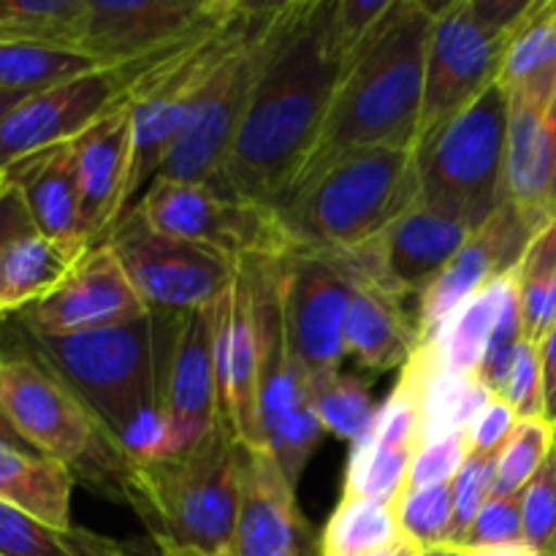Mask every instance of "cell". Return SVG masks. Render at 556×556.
Wrapping results in <instances>:
<instances>
[{
    "instance_id": "obj_27",
    "label": "cell",
    "mask_w": 556,
    "mask_h": 556,
    "mask_svg": "<svg viewBox=\"0 0 556 556\" xmlns=\"http://www.w3.org/2000/svg\"><path fill=\"white\" fill-rule=\"evenodd\" d=\"M76 478L63 462L0 440V503L58 530H71Z\"/></svg>"
},
{
    "instance_id": "obj_19",
    "label": "cell",
    "mask_w": 556,
    "mask_h": 556,
    "mask_svg": "<svg viewBox=\"0 0 556 556\" xmlns=\"http://www.w3.org/2000/svg\"><path fill=\"white\" fill-rule=\"evenodd\" d=\"M81 226L92 244L106 242L130 210L134 177V117L130 103L109 109L74 139Z\"/></svg>"
},
{
    "instance_id": "obj_45",
    "label": "cell",
    "mask_w": 556,
    "mask_h": 556,
    "mask_svg": "<svg viewBox=\"0 0 556 556\" xmlns=\"http://www.w3.org/2000/svg\"><path fill=\"white\" fill-rule=\"evenodd\" d=\"M519 424V413L500 396H492L486 407L478 413L476 421L467 429V438L476 454H500Z\"/></svg>"
},
{
    "instance_id": "obj_17",
    "label": "cell",
    "mask_w": 556,
    "mask_h": 556,
    "mask_svg": "<svg viewBox=\"0 0 556 556\" xmlns=\"http://www.w3.org/2000/svg\"><path fill=\"white\" fill-rule=\"evenodd\" d=\"M548 223L530 217L505 201L456 253L443 275L421 293L418 304V342H429L440 334L445 320L470 296L494 282L497 277L519 269L532 242Z\"/></svg>"
},
{
    "instance_id": "obj_43",
    "label": "cell",
    "mask_w": 556,
    "mask_h": 556,
    "mask_svg": "<svg viewBox=\"0 0 556 556\" xmlns=\"http://www.w3.org/2000/svg\"><path fill=\"white\" fill-rule=\"evenodd\" d=\"M497 396L508 402L519 413V418L543 416V367L538 345L527 340L516 345L508 375H505Z\"/></svg>"
},
{
    "instance_id": "obj_37",
    "label": "cell",
    "mask_w": 556,
    "mask_h": 556,
    "mask_svg": "<svg viewBox=\"0 0 556 556\" xmlns=\"http://www.w3.org/2000/svg\"><path fill=\"white\" fill-rule=\"evenodd\" d=\"M396 510L402 532L427 552L448 548L454 541V481L418 492H402Z\"/></svg>"
},
{
    "instance_id": "obj_6",
    "label": "cell",
    "mask_w": 556,
    "mask_h": 556,
    "mask_svg": "<svg viewBox=\"0 0 556 556\" xmlns=\"http://www.w3.org/2000/svg\"><path fill=\"white\" fill-rule=\"evenodd\" d=\"M0 410L36 454L58 459L96 492L123 497L128 456L90 407L33 353H0Z\"/></svg>"
},
{
    "instance_id": "obj_28",
    "label": "cell",
    "mask_w": 556,
    "mask_h": 556,
    "mask_svg": "<svg viewBox=\"0 0 556 556\" xmlns=\"http://www.w3.org/2000/svg\"><path fill=\"white\" fill-rule=\"evenodd\" d=\"M519 269L497 277L489 282L483 291L467 299L440 329L434 340H429L438 351L440 364L451 372L478 375L483 358H486L489 342H492L494 329H497L500 313H503L505 296H508L510 282L516 280Z\"/></svg>"
},
{
    "instance_id": "obj_38",
    "label": "cell",
    "mask_w": 556,
    "mask_h": 556,
    "mask_svg": "<svg viewBox=\"0 0 556 556\" xmlns=\"http://www.w3.org/2000/svg\"><path fill=\"white\" fill-rule=\"evenodd\" d=\"M521 337L541 345L556 326V261L527 253L519 266Z\"/></svg>"
},
{
    "instance_id": "obj_16",
    "label": "cell",
    "mask_w": 556,
    "mask_h": 556,
    "mask_svg": "<svg viewBox=\"0 0 556 556\" xmlns=\"http://www.w3.org/2000/svg\"><path fill=\"white\" fill-rule=\"evenodd\" d=\"M228 0H87L81 54L101 65L128 63L188 41L223 20Z\"/></svg>"
},
{
    "instance_id": "obj_4",
    "label": "cell",
    "mask_w": 556,
    "mask_h": 556,
    "mask_svg": "<svg viewBox=\"0 0 556 556\" xmlns=\"http://www.w3.org/2000/svg\"><path fill=\"white\" fill-rule=\"evenodd\" d=\"M244 448L226 424L157 462H128L123 500L150 530L155 546L231 548L242 494Z\"/></svg>"
},
{
    "instance_id": "obj_49",
    "label": "cell",
    "mask_w": 556,
    "mask_h": 556,
    "mask_svg": "<svg viewBox=\"0 0 556 556\" xmlns=\"http://www.w3.org/2000/svg\"><path fill=\"white\" fill-rule=\"evenodd\" d=\"M530 253L541 255V258H548V261H556V212L552 217V223H548L546 228H543L541 237L532 242Z\"/></svg>"
},
{
    "instance_id": "obj_7",
    "label": "cell",
    "mask_w": 556,
    "mask_h": 556,
    "mask_svg": "<svg viewBox=\"0 0 556 556\" xmlns=\"http://www.w3.org/2000/svg\"><path fill=\"white\" fill-rule=\"evenodd\" d=\"M508 98L492 85L459 114L416 141L424 204L465 220L472 231L505 204Z\"/></svg>"
},
{
    "instance_id": "obj_5",
    "label": "cell",
    "mask_w": 556,
    "mask_h": 556,
    "mask_svg": "<svg viewBox=\"0 0 556 556\" xmlns=\"http://www.w3.org/2000/svg\"><path fill=\"white\" fill-rule=\"evenodd\" d=\"M421 199L413 147L353 152L275 206L296 250L345 253L378 239Z\"/></svg>"
},
{
    "instance_id": "obj_42",
    "label": "cell",
    "mask_w": 556,
    "mask_h": 556,
    "mask_svg": "<svg viewBox=\"0 0 556 556\" xmlns=\"http://www.w3.org/2000/svg\"><path fill=\"white\" fill-rule=\"evenodd\" d=\"M472 445L467 432L454 434L448 440H440V443H429L413 456L410 470H407V481L402 492H418V489H432L451 483L459 470L465 467V462L470 459Z\"/></svg>"
},
{
    "instance_id": "obj_44",
    "label": "cell",
    "mask_w": 556,
    "mask_h": 556,
    "mask_svg": "<svg viewBox=\"0 0 556 556\" xmlns=\"http://www.w3.org/2000/svg\"><path fill=\"white\" fill-rule=\"evenodd\" d=\"M525 541V525H521V494L519 497H492L470 530L459 541L456 548H489L505 546V543Z\"/></svg>"
},
{
    "instance_id": "obj_34",
    "label": "cell",
    "mask_w": 556,
    "mask_h": 556,
    "mask_svg": "<svg viewBox=\"0 0 556 556\" xmlns=\"http://www.w3.org/2000/svg\"><path fill=\"white\" fill-rule=\"evenodd\" d=\"M309 396H313L315 416H318L324 432L348 440L351 445L367 438L375 416H378L367 383L353 375L334 372L313 380Z\"/></svg>"
},
{
    "instance_id": "obj_3",
    "label": "cell",
    "mask_w": 556,
    "mask_h": 556,
    "mask_svg": "<svg viewBox=\"0 0 556 556\" xmlns=\"http://www.w3.org/2000/svg\"><path fill=\"white\" fill-rule=\"evenodd\" d=\"M20 345L47 364L106 427L128 462L163 456L152 315L85 334H33L16 326Z\"/></svg>"
},
{
    "instance_id": "obj_36",
    "label": "cell",
    "mask_w": 556,
    "mask_h": 556,
    "mask_svg": "<svg viewBox=\"0 0 556 556\" xmlns=\"http://www.w3.org/2000/svg\"><path fill=\"white\" fill-rule=\"evenodd\" d=\"M554 424L543 416L519 418L514 434L500 451L492 497H519L552 456Z\"/></svg>"
},
{
    "instance_id": "obj_14",
    "label": "cell",
    "mask_w": 556,
    "mask_h": 556,
    "mask_svg": "<svg viewBox=\"0 0 556 556\" xmlns=\"http://www.w3.org/2000/svg\"><path fill=\"white\" fill-rule=\"evenodd\" d=\"M351 280L326 253L293 250L277 275L282 345L309 380L340 372Z\"/></svg>"
},
{
    "instance_id": "obj_41",
    "label": "cell",
    "mask_w": 556,
    "mask_h": 556,
    "mask_svg": "<svg viewBox=\"0 0 556 556\" xmlns=\"http://www.w3.org/2000/svg\"><path fill=\"white\" fill-rule=\"evenodd\" d=\"M497 459L500 454H476L472 451L459 476L454 478V541L448 548L459 546V541L470 530L472 521L478 519L483 505L492 500Z\"/></svg>"
},
{
    "instance_id": "obj_33",
    "label": "cell",
    "mask_w": 556,
    "mask_h": 556,
    "mask_svg": "<svg viewBox=\"0 0 556 556\" xmlns=\"http://www.w3.org/2000/svg\"><path fill=\"white\" fill-rule=\"evenodd\" d=\"M96 68H101V63L71 49L47 43H5L0 47V96H33Z\"/></svg>"
},
{
    "instance_id": "obj_48",
    "label": "cell",
    "mask_w": 556,
    "mask_h": 556,
    "mask_svg": "<svg viewBox=\"0 0 556 556\" xmlns=\"http://www.w3.org/2000/svg\"><path fill=\"white\" fill-rule=\"evenodd\" d=\"M467 552V548H465ZM470 556H541L530 543H505V546H489V548H472Z\"/></svg>"
},
{
    "instance_id": "obj_52",
    "label": "cell",
    "mask_w": 556,
    "mask_h": 556,
    "mask_svg": "<svg viewBox=\"0 0 556 556\" xmlns=\"http://www.w3.org/2000/svg\"><path fill=\"white\" fill-rule=\"evenodd\" d=\"M0 440H3V443H11V445H20V448H27L25 440L14 432V427L9 424V418L3 416V410H0Z\"/></svg>"
},
{
    "instance_id": "obj_40",
    "label": "cell",
    "mask_w": 556,
    "mask_h": 556,
    "mask_svg": "<svg viewBox=\"0 0 556 556\" xmlns=\"http://www.w3.org/2000/svg\"><path fill=\"white\" fill-rule=\"evenodd\" d=\"M521 525L525 543L541 556H556V472L552 456L521 492Z\"/></svg>"
},
{
    "instance_id": "obj_22",
    "label": "cell",
    "mask_w": 556,
    "mask_h": 556,
    "mask_svg": "<svg viewBox=\"0 0 556 556\" xmlns=\"http://www.w3.org/2000/svg\"><path fill=\"white\" fill-rule=\"evenodd\" d=\"M0 174L11 179L25 195L38 231L74 248H92L81 226L74 141L22 157Z\"/></svg>"
},
{
    "instance_id": "obj_26",
    "label": "cell",
    "mask_w": 556,
    "mask_h": 556,
    "mask_svg": "<svg viewBox=\"0 0 556 556\" xmlns=\"http://www.w3.org/2000/svg\"><path fill=\"white\" fill-rule=\"evenodd\" d=\"M87 250L58 242L38 228L16 237L0 255V324L47 299Z\"/></svg>"
},
{
    "instance_id": "obj_12",
    "label": "cell",
    "mask_w": 556,
    "mask_h": 556,
    "mask_svg": "<svg viewBox=\"0 0 556 556\" xmlns=\"http://www.w3.org/2000/svg\"><path fill=\"white\" fill-rule=\"evenodd\" d=\"M275 5L277 3H258V11L242 41L212 71L157 177L193 185L217 182L239 123H242L255 76H258L266 27H269Z\"/></svg>"
},
{
    "instance_id": "obj_18",
    "label": "cell",
    "mask_w": 556,
    "mask_h": 556,
    "mask_svg": "<svg viewBox=\"0 0 556 556\" xmlns=\"http://www.w3.org/2000/svg\"><path fill=\"white\" fill-rule=\"evenodd\" d=\"M150 315L125 275L112 244H92L71 275L47 299L16 315V326L33 334L65 337L112 329Z\"/></svg>"
},
{
    "instance_id": "obj_10",
    "label": "cell",
    "mask_w": 556,
    "mask_h": 556,
    "mask_svg": "<svg viewBox=\"0 0 556 556\" xmlns=\"http://www.w3.org/2000/svg\"><path fill=\"white\" fill-rule=\"evenodd\" d=\"M155 345L157 410H161L163 456L182 454L212 432L220 418L215 378V313H150Z\"/></svg>"
},
{
    "instance_id": "obj_25",
    "label": "cell",
    "mask_w": 556,
    "mask_h": 556,
    "mask_svg": "<svg viewBox=\"0 0 556 556\" xmlns=\"http://www.w3.org/2000/svg\"><path fill=\"white\" fill-rule=\"evenodd\" d=\"M508 101L552 112L556 92V0H530L505 43L497 76Z\"/></svg>"
},
{
    "instance_id": "obj_46",
    "label": "cell",
    "mask_w": 556,
    "mask_h": 556,
    "mask_svg": "<svg viewBox=\"0 0 556 556\" xmlns=\"http://www.w3.org/2000/svg\"><path fill=\"white\" fill-rule=\"evenodd\" d=\"M27 231H36V223H33L30 210L25 204V195L11 179L0 174V255L16 237Z\"/></svg>"
},
{
    "instance_id": "obj_55",
    "label": "cell",
    "mask_w": 556,
    "mask_h": 556,
    "mask_svg": "<svg viewBox=\"0 0 556 556\" xmlns=\"http://www.w3.org/2000/svg\"><path fill=\"white\" fill-rule=\"evenodd\" d=\"M548 119H552L554 134H556V92H554V101H552V112H548Z\"/></svg>"
},
{
    "instance_id": "obj_23",
    "label": "cell",
    "mask_w": 556,
    "mask_h": 556,
    "mask_svg": "<svg viewBox=\"0 0 556 556\" xmlns=\"http://www.w3.org/2000/svg\"><path fill=\"white\" fill-rule=\"evenodd\" d=\"M505 201L543 223L556 212V134L548 109L508 101Z\"/></svg>"
},
{
    "instance_id": "obj_32",
    "label": "cell",
    "mask_w": 556,
    "mask_h": 556,
    "mask_svg": "<svg viewBox=\"0 0 556 556\" xmlns=\"http://www.w3.org/2000/svg\"><path fill=\"white\" fill-rule=\"evenodd\" d=\"M0 556H125L123 546L98 532L58 530L0 503Z\"/></svg>"
},
{
    "instance_id": "obj_50",
    "label": "cell",
    "mask_w": 556,
    "mask_h": 556,
    "mask_svg": "<svg viewBox=\"0 0 556 556\" xmlns=\"http://www.w3.org/2000/svg\"><path fill=\"white\" fill-rule=\"evenodd\" d=\"M424 552H427V548H421L416 541H410V538L405 535V538H402V541L391 543V546L380 548V552H375V554H369V556H421Z\"/></svg>"
},
{
    "instance_id": "obj_54",
    "label": "cell",
    "mask_w": 556,
    "mask_h": 556,
    "mask_svg": "<svg viewBox=\"0 0 556 556\" xmlns=\"http://www.w3.org/2000/svg\"><path fill=\"white\" fill-rule=\"evenodd\" d=\"M443 556H470V552H465V548H445Z\"/></svg>"
},
{
    "instance_id": "obj_31",
    "label": "cell",
    "mask_w": 556,
    "mask_h": 556,
    "mask_svg": "<svg viewBox=\"0 0 556 556\" xmlns=\"http://www.w3.org/2000/svg\"><path fill=\"white\" fill-rule=\"evenodd\" d=\"M87 0H0V47L47 43L81 52Z\"/></svg>"
},
{
    "instance_id": "obj_35",
    "label": "cell",
    "mask_w": 556,
    "mask_h": 556,
    "mask_svg": "<svg viewBox=\"0 0 556 556\" xmlns=\"http://www.w3.org/2000/svg\"><path fill=\"white\" fill-rule=\"evenodd\" d=\"M413 456L416 454H410V451L389 448V445L362 438L351 445L342 497L400 500Z\"/></svg>"
},
{
    "instance_id": "obj_11",
    "label": "cell",
    "mask_w": 556,
    "mask_h": 556,
    "mask_svg": "<svg viewBox=\"0 0 556 556\" xmlns=\"http://www.w3.org/2000/svg\"><path fill=\"white\" fill-rule=\"evenodd\" d=\"M204 30H199L195 36H201ZM195 36L177 43V47L147 54V58L117 65H101L90 74L63 81V85L33 92L0 123V172L11 163L22 161V157L36 155V152L49 150V147L65 144V141H74L96 119H101L109 109L128 101L130 90H134L141 76L150 74L155 65H161L163 60L188 47Z\"/></svg>"
},
{
    "instance_id": "obj_30",
    "label": "cell",
    "mask_w": 556,
    "mask_h": 556,
    "mask_svg": "<svg viewBox=\"0 0 556 556\" xmlns=\"http://www.w3.org/2000/svg\"><path fill=\"white\" fill-rule=\"evenodd\" d=\"M396 500L342 497L318 538V556H369L402 541Z\"/></svg>"
},
{
    "instance_id": "obj_15",
    "label": "cell",
    "mask_w": 556,
    "mask_h": 556,
    "mask_svg": "<svg viewBox=\"0 0 556 556\" xmlns=\"http://www.w3.org/2000/svg\"><path fill=\"white\" fill-rule=\"evenodd\" d=\"M472 228L459 217L416 201L378 239L345 253H326L348 277L380 282L400 296H421L456 258Z\"/></svg>"
},
{
    "instance_id": "obj_2",
    "label": "cell",
    "mask_w": 556,
    "mask_h": 556,
    "mask_svg": "<svg viewBox=\"0 0 556 556\" xmlns=\"http://www.w3.org/2000/svg\"><path fill=\"white\" fill-rule=\"evenodd\" d=\"M429 33L432 5L421 0H396L378 38L342 71L318 141L288 193L353 152L416 147Z\"/></svg>"
},
{
    "instance_id": "obj_9",
    "label": "cell",
    "mask_w": 556,
    "mask_h": 556,
    "mask_svg": "<svg viewBox=\"0 0 556 556\" xmlns=\"http://www.w3.org/2000/svg\"><path fill=\"white\" fill-rule=\"evenodd\" d=\"M134 210L152 231L215 250L237 266L282 261L296 250L275 206L228 195L212 185L155 177Z\"/></svg>"
},
{
    "instance_id": "obj_57",
    "label": "cell",
    "mask_w": 556,
    "mask_h": 556,
    "mask_svg": "<svg viewBox=\"0 0 556 556\" xmlns=\"http://www.w3.org/2000/svg\"><path fill=\"white\" fill-rule=\"evenodd\" d=\"M552 465H554V472H556V427H554V445H552Z\"/></svg>"
},
{
    "instance_id": "obj_8",
    "label": "cell",
    "mask_w": 556,
    "mask_h": 556,
    "mask_svg": "<svg viewBox=\"0 0 556 556\" xmlns=\"http://www.w3.org/2000/svg\"><path fill=\"white\" fill-rule=\"evenodd\" d=\"M527 3L530 0H451L432 5L418 139L497 85L505 43Z\"/></svg>"
},
{
    "instance_id": "obj_24",
    "label": "cell",
    "mask_w": 556,
    "mask_h": 556,
    "mask_svg": "<svg viewBox=\"0 0 556 556\" xmlns=\"http://www.w3.org/2000/svg\"><path fill=\"white\" fill-rule=\"evenodd\" d=\"M348 280L351 304L345 318V356L372 372L405 367L418 348V326L410 320L405 296L362 277Z\"/></svg>"
},
{
    "instance_id": "obj_13",
    "label": "cell",
    "mask_w": 556,
    "mask_h": 556,
    "mask_svg": "<svg viewBox=\"0 0 556 556\" xmlns=\"http://www.w3.org/2000/svg\"><path fill=\"white\" fill-rule=\"evenodd\" d=\"M106 242L150 313H188L215 304L237 280L226 255L147 226L130 206Z\"/></svg>"
},
{
    "instance_id": "obj_56",
    "label": "cell",
    "mask_w": 556,
    "mask_h": 556,
    "mask_svg": "<svg viewBox=\"0 0 556 556\" xmlns=\"http://www.w3.org/2000/svg\"><path fill=\"white\" fill-rule=\"evenodd\" d=\"M445 548H429V552H424L421 556H443Z\"/></svg>"
},
{
    "instance_id": "obj_21",
    "label": "cell",
    "mask_w": 556,
    "mask_h": 556,
    "mask_svg": "<svg viewBox=\"0 0 556 556\" xmlns=\"http://www.w3.org/2000/svg\"><path fill=\"white\" fill-rule=\"evenodd\" d=\"M307 369L291 358L286 345L271 351L264 375V396H261V427H264V445L282 476L293 489L299 486L309 456L324 438L318 416H315L313 396H309Z\"/></svg>"
},
{
    "instance_id": "obj_20",
    "label": "cell",
    "mask_w": 556,
    "mask_h": 556,
    "mask_svg": "<svg viewBox=\"0 0 556 556\" xmlns=\"http://www.w3.org/2000/svg\"><path fill=\"white\" fill-rule=\"evenodd\" d=\"M231 552L237 556H318L296 489L269 451H244Z\"/></svg>"
},
{
    "instance_id": "obj_39",
    "label": "cell",
    "mask_w": 556,
    "mask_h": 556,
    "mask_svg": "<svg viewBox=\"0 0 556 556\" xmlns=\"http://www.w3.org/2000/svg\"><path fill=\"white\" fill-rule=\"evenodd\" d=\"M394 5L396 0H337L331 3V41L342 60V71L378 38Z\"/></svg>"
},
{
    "instance_id": "obj_29",
    "label": "cell",
    "mask_w": 556,
    "mask_h": 556,
    "mask_svg": "<svg viewBox=\"0 0 556 556\" xmlns=\"http://www.w3.org/2000/svg\"><path fill=\"white\" fill-rule=\"evenodd\" d=\"M432 348L427 380H424V424H421V448L429 443H440L454 434L470 429L478 413L492 402V389L478 375L451 372L440 364L438 351Z\"/></svg>"
},
{
    "instance_id": "obj_53",
    "label": "cell",
    "mask_w": 556,
    "mask_h": 556,
    "mask_svg": "<svg viewBox=\"0 0 556 556\" xmlns=\"http://www.w3.org/2000/svg\"><path fill=\"white\" fill-rule=\"evenodd\" d=\"M25 98H30V96H22V92H16V96H0V123H3V119L9 117V114L14 112V109L20 106V103L25 101Z\"/></svg>"
},
{
    "instance_id": "obj_51",
    "label": "cell",
    "mask_w": 556,
    "mask_h": 556,
    "mask_svg": "<svg viewBox=\"0 0 556 556\" xmlns=\"http://www.w3.org/2000/svg\"><path fill=\"white\" fill-rule=\"evenodd\" d=\"M161 556H237L231 548L223 552H201V548H179V546H157Z\"/></svg>"
},
{
    "instance_id": "obj_47",
    "label": "cell",
    "mask_w": 556,
    "mask_h": 556,
    "mask_svg": "<svg viewBox=\"0 0 556 556\" xmlns=\"http://www.w3.org/2000/svg\"><path fill=\"white\" fill-rule=\"evenodd\" d=\"M543 367V418L556 427V326L538 345Z\"/></svg>"
},
{
    "instance_id": "obj_1",
    "label": "cell",
    "mask_w": 556,
    "mask_h": 556,
    "mask_svg": "<svg viewBox=\"0 0 556 556\" xmlns=\"http://www.w3.org/2000/svg\"><path fill=\"white\" fill-rule=\"evenodd\" d=\"M340 76L331 3H277L253 92L212 188L277 206L318 141Z\"/></svg>"
}]
</instances>
